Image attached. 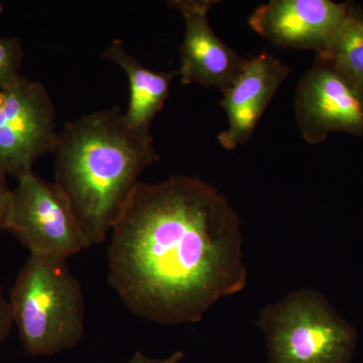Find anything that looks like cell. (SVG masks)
<instances>
[{
	"mask_svg": "<svg viewBox=\"0 0 363 363\" xmlns=\"http://www.w3.org/2000/svg\"><path fill=\"white\" fill-rule=\"evenodd\" d=\"M353 2L271 0L250 16V28L277 48L313 50L319 54L342 26Z\"/></svg>",
	"mask_w": 363,
	"mask_h": 363,
	"instance_id": "obj_8",
	"label": "cell"
},
{
	"mask_svg": "<svg viewBox=\"0 0 363 363\" xmlns=\"http://www.w3.org/2000/svg\"><path fill=\"white\" fill-rule=\"evenodd\" d=\"M6 177L4 169H0V233L6 231L7 228L13 193L7 184Z\"/></svg>",
	"mask_w": 363,
	"mask_h": 363,
	"instance_id": "obj_14",
	"label": "cell"
},
{
	"mask_svg": "<svg viewBox=\"0 0 363 363\" xmlns=\"http://www.w3.org/2000/svg\"><path fill=\"white\" fill-rule=\"evenodd\" d=\"M289 73L288 67L269 52L247 59L238 77L222 92L221 106L228 119V128L218 135L224 149H236L250 140Z\"/></svg>",
	"mask_w": 363,
	"mask_h": 363,
	"instance_id": "obj_10",
	"label": "cell"
},
{
	"mask_svg": "<svg viewBox=\"0 0 363 363\" xmlns=\"http://www.w3.org/2000/svg\"><path fill=\"white\" fill-rule=\"evenodd\" d=\"M269 363H350L357 333L313 289L293 291L267 305L257 321Z\"/></svg>",
	"mask_w": 363,
	"mask_h": 363,
	"instance_id": "obj_4",
	"label": "cell"
},
{
	"mask_svg": "<svg viewBox=\"0 0 363 363\" xmlns=\"http://www.w3.org/2000/svg\"><path fill=\"white\" fill-rule=\"evenodd\" d=\"M295 114L310 145L324 143L338 131L363 135V90L316 59L296 88Z\"/></svg>",
	"mask_w": 363,
	"mask_h": 363,
	"instance_id": "obj_7",
	"label": "cell"
},
{
	"mask_svg": "<svg viewBox=\"0 0 363 363\" xmlns=\"http://www.w3.org/2000/svg\"><path fill=\"white\" fill-rule=\"evenodd\" d=\"M6 231L30 255L68 259L90 247L63 191L33 172L18 179L11 193Z\"/></svg>",
	"mask_w": 363,
	"mask_h": 363,
	"instance_id": "obj_5",
	"label": "cell"
},
{
	"mask_svg": "<svg viewBox=\"0 0 363 363\" xmlns=\"http://www.w3.org/2000/svg\"><path fill=\"white\" fill-rule=\"evenodd\" d=\"M316 59L363 90V11L353 4L350 14Z\"/></svg>",
	"mask_w": 363,
	"mask_h": 363,
	"instance_id": "obj_12",
	"label": "cell"
},
{
	"mask_svg": "<svg viewBox=\"0 0 363 363\" xmlns=\"http://www.w3.org/2000/svg\"><path fill=\"white\" fill-rule=\"evenodd\" d=\"M52 154L55 183L90 247L106 240L143 172L160 160L152 136L131 130L118 106L66 123Z\"/></svg>",
	"mask_w": 363,
	"mask_h": 363,
	"instance_id": "obj_2",
	"label": "cell"
},
{
	"mask_svg": "<svg viewBox=\"0 0 363 363\" xmlns=\"http://www.w3.org/2000/svg\"><path fill=\"white\" fill-rule=\"evenodd\" d=\"M13 323L11 303L4 297L2 286L0 285V345L9 337Z\"/></svg>",
	"mask_w": 363,
	"mask_h": 363,
	"instance_id": "obj_15",
	"label": "cell"
},
{
	"mask_svg": "<svg viewBox=\"0 0 363 363\" xmlns=\"http://www.w3.org/2000/svg\"><path fill=\"white\" fill-rule=\"evenodd\" d=\"M217 0H173L169 6L180 11L185 35L180 47V68L184 85L199 84L223 92L242 71L247 59L224 44L213 32L208 13Z\"/></svg>",
	"mask_w": 363,
	"mask_h": 363,
	"instance_id": "obj_9",
	"label": "cell"
},
{
	"mask_svg": "<svg viewBox=\"0 0 363 363\" xmlns=\"http://www.w3.org/2000/svg\"><path fill=\"white\" fill-rule=\"evenodd\" d=\"M2 11H4V6H2L1 2H0V13H2Z\"/></svg>",
	"mask_w": 363,
	"mask_h": 363,
	"instance_id": "obj_17",
	"label": "cell"
},
{
	"mask_svg": "<svg viewBox=\"0 0 363 363\" xmlns=\"http://www.w3.org/2000/svg\"><path fill=\"white\" fill-rule=\"evenodd\" d=\"M23 61V49L16 37L0 38V88L13 82L21 76Z\"/></svg>",
	"mask_w": 363,
	"mask_h": 363,
	"instance_id": "obj_13",
	"label": "cell"
},
{
	"mask_svg": "<svg viewBox=\"0 0 363 363\" xmlns=\"http://www.w3.org/2000/svg\"><path fill=\"white\" fill-rule=\"evenodd\" d=\"M184 357H185V353L183 351H176L171 357L164 358V359L149 357L138 351L128 363H180Z\"/></svg>",
	"mask_w": 363,
	"mask_h": 363,
	"instance_id": "obj_16",
	"label": "cell"
},
{
	"mask_svg": "<svg viewBox=\"0 0 363 363\" xmlns=\"http://www.w3.org/2000/svg\"><path fill=\"white\" fill-rule=\"evenodd\" d=\"M9 303L26 354H56L84 335V295L67 259L30 255Z\"/></svg>",
	"mask_w": 363,
	"mask_h": 363,
	"instance_id": "obj_3",
	"label": "cell"
},
{
	"mask_svg": "<svg viewBox=\"0 0 363 363\" xmlns=\"http://www.w3.org/2000/svg\"><path fill=\"white\" fill-rule=\"evenodd\" d=\"M111 233L109 285L143 319L198 323L247 286L240 216L197 177L140 182Z\"/></svg>",
	"mask_w": 363,
	"mask_h": 363,
	"instance_id": "obj_1",
	"label": "cell"
},
{
	"mask_svg": "<svg viewBox=\"0 0 363 363\" xmlns=\"http://www.w3.org/2000/svg\"><path fill=\"white\" fill-rule=\"evenodd\" d=\"M102 56L121 67L128 78L130 99L124 117L128 128L138 135H152L150 126L166 104L172 81L178 73L150 70L126 51L123 40L118 39L107 47Z\"/></svg>",
	"mask_w": 363,
	"mask_h": 363,
	"instance_id": "obj_11",
	"label": "cell"
},
{
	"mask_svg": "<svg viewBox=\"0 0 363 363\" xmlns=\"http://www.w3.org/2000/svg\"><path fill=\"white\" fill-rule=\"evenodd\" d=\"M56 108L42 83L18 76L0 88V169L20 179L38 159L52 152Z\"/></svg>",
	"mask_w": 363,
	"mask_h": 363,
	"instance_id": "obj_6",
	"label": "cell"
}]
</instances>
